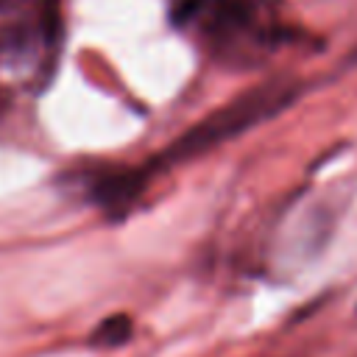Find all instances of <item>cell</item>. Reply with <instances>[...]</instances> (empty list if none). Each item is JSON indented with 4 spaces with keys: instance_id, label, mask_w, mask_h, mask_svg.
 I'll use <instances>...</instances> for the list:
<instances>
[{
    "instance_id": "cell-2",
    "label": "cell",
    "mask_w": 357,
    "mask_h": 357,
    "mask_svg": "<svg viewBox=\"0 0 357 357\" xmlns=\"http://www.w3.org/2000/svg\"><path fill=\"white\" fill-rule=\"evenodd\" d=\"M145 170H137V167H106L103 173L92 176V184H89V198L92 204L109 209V212H117L128 204H134L139 198V192L145 190Z\"/></svg>"
},
{
    "instance_id": "cell-3",
    "label": "cell",
    "mask_w": 357,
    "mask_h": 357,
    "mask_svg": "<svg viewBox=\"0 0 357 357\" xmlns=\"http://www.w3.org/2000/svg\"><path fill=\"white\" fill-rule=\"evenodd\" d=\"M131 335H134V321H131V315L117 312V315L103 318V321L92 329L89 343L98 346V349H117V346L128 343Z\"/></svg>"
},
{
    "instance_id": "cell-1",
    "label": "cell",
    "mask_w": 357,
    "mask_h": 357,
    "mask_svg": "<svg viewBox=\"0 0 357 357\" xmlns=\"http://www.w3.org/2000/svg\"><path fill=\"white\" fill-rule=\"evenodd\" d=\"M298 95H301V84L293 78H271L265 84H257L240 92L237 98H231L229 103H223L220 109H215L212 114H206L204 120H198L192 128H187L176 142L165 148L159 159L165 165H176V162L204 156L220 142H229L262 126L265 120L282 114L287 106L296 103Z\"/></svg>"
}]
</instances>
